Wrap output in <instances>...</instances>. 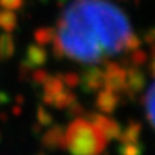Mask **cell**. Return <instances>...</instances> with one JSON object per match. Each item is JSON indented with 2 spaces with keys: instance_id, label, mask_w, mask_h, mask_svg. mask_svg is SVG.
Masks as SVG:
<instances>
[{
  "instance_id": "obj_1",
  "label": "cell",
  "mask_w": 155,
  "mask_h": 155,
  "mask_svg": "<svg viewBox=\"0 0 155 155\" xmlns=\"http://www.w3.org/2000/svg\"><path fill=\"white\" fill-rule=\"evenodd\" d=\"M132 30L125 13L106 0H75L58 20L52 42L58 58L96 65L125 52Z\"/></svg>"
},
{
  "instance_id": "obj_2",
  "label": "cell",
  "mask_w": 155,
  "mask_h": 155,
  "mask_svg": "<svg viewBox=\"0 0 155 155\" xmlns=\"http://www.w3.org/2000/svg\"><path fill=\"white\" fill-rule=\"evenodd\" d=\"M108 139L89 119L75 118L65 129L63 147L71 155H99Z\"/></svg>"
},
{
  "instance_id": "obj_3",
  "label": "cell",
  "mask_w": 155,
  "mask_h": 155,
  "mask_svg": "<svg viewBox=\"0 0 155 155\" xmlns=\"http://www.w3.org/2000/svg\"><path fill=\"white\" fill-rule=\"evenodd\" d=\"M104 73H105V85L104 88L114 91L116 94L124 92L125 88V81H127V69L122 68L118 63H105L104 68Z\"/></svg>"
},
{
  "instance_id": "obj_4",
  "label": "cell",
  "mask_w": 155,
  "mask_h": 155,
  "mask_svg": "<svg viewBox=\"0 0 155 155\" xmlns=\"http://www.w3.org/2000/svg\"><path fill=\"white\" fill-rule=\"evenodd\" d=\"M79 85L82 86L85 92H96V91L102 89L105 85L104 69L96 65H91L82 73V76H79Z\"/></svg>"
},
{
  "instance_id": "obj_5",
  "label": "cell",
  "mask_w": 155,
  "mask_h": 155,
  "mask_svg": "<svg viewBox=\"0 0 155 155\" xmlns=\"http://www.w3.org/2000/svg\"><path fill=\"white\" fill-rule=\"evenodd\" d=\"M86 119H89V121L92 122L95 127L105 135V138L108 141H111V139H119L121 127L114 119H111V118H108L105 115H101V114H88Z\"/></svg>"
},
{
  "instance_id": "obj_6",
  "label": "cell",
  "mask_w": 155,
  "mask_h": 155,
  "mask_svg": "<svg viewBox=\"0 0 155 155\" xmlns=\"http://www.w3.org/2000/svg\"><path fill=\"white\" fill-rule=\"evenodd\" d=\"M46 61H48V52L45 50L42 45H29L25 61L22 62V72H29V71H33V69L43 66Z\"/></svg>"
},
{
  "instance_id": "obj_7",
  "label": "cell",
  "mask_w": 155,
  "mask_h": 155,
  "mask_svg": "<svg viewBox=\"0 0 155 155\" xmlns=\"http://www.w3.org/2000/svg\"><path fill=\"white\" fill-rule=\"evenodd\" d=\"M119 104V95L109 91L106 88H102L98 91V96H96V108L104 114H111L116 109V106Z\"/></svg>"
},
{
  "instance_id": "obj_8",
  "label": "cell",
  "mask_w": 155,
  "mask_h": 155,
  "mask_svg": "<svg viewBox=\"0 0 155 155\" xmlns=\"http://www.w3.org/2000/svg\"><path fill=\"white\" fill-rule=\"evenodd\" d=\"M43 95H42V98H43V102L45 104H48V105H52V102L55 99V96L61 91L66 88L63 82H62L61 76H48V79L43 82Z\"/></svg>"
},
{
  "instance_id": "obj_9",
  "label": "cell",
  "mask_w": 155,
  "mask_h": 155,
  "mask_svg": "<svg viewBox=\"0 0 155 155\" xmlns=\"http://www.w3.org/2000/svg\"><path fill=\"white\" fill-rule=\"evenodd\" d=\"M144 86V76L142 73L139 72L137 68H131L127 69V81H125V88L124 92L128 96H132L137 92H139Z\"/></svg>"
},
{
  "instance_id": "obj_10",
  "label": "cell",
  "mask_w": 155,
  "mask_h": 155,
  "mask_svg": "<svg viewBox=\"0 0 155 155\" xmlns=\"http://www.w3.org/2000/svg\"><path fill=\"white\" fill-rule=\"evenodd\" d=\"M63 137H65V129L61 125H55L43 134L42 137V142L45 147H48L50 150H58V148H63Z\"/></svg>"
},
{
  "instance_id": "obj_11",
  "label": "cell",
  "mask_w": 155,
  "mask_h": 155,
  "mask_svg": "<svg viewBox=\"0 0 155 155\" xmlns=\"http://www.w3.org/2000/svg\"><path fill=\"white\" fill-rule=\"evenodd\" d=\"M15 53V42L9 32L0 35V61L10 59Z\"/></svg>"
},
{
  "instance_id": "obj_12",
  "label": "cell",
  "mask_w": 155,
  "mask_h": 155,
  "mask_svg": "<svg viewBox=\"0 0 155 155\" xmlns=\"http://www.w3.org/2000/svg\"><path fill=\"white\" fill-rule=\"evenodd\" d=\"M75 101H76V96L69 91V88H65L63 91H61V92L55 96L52 105L56 106L58 109H68Z\"/></svg>"
},
{
  "instance_id": "obj_13",
  "label": "cell",
  "mask_w": 155,
  "mask_h": 155,
  "mask_svg": "<svg viewBox=\"0 0 155 155\" xmlns=\"http://www.w3.org/2000/svg\"><path fill=\"white\" fill-rule=\"evenodd\" d=\"M139 132H141V125L137 122H131L125 129H121L119 139L121 142H138Z\"/></svg>"
},
{
  "instance_id": "obj_14",
  "label": "cell",
  "mask_w": 155,
  "mask_h": 155,
  "mask_svg": "<svg viewBox=\"0 0 155 155\" xmlns=\"http://www.w3.org/2000/svg\"><path fill=\"white\" fill-rule=\"evenodd\" d=\"M17 26V16L13 10L0 9V28L5 32H12Z\"/></svg>"
},
{
  "instance_id": "obj_15",
  "label": "cell",
  "mask_w": 155,
  "mask_h": 155,
  "mask_svg": "<svg viewBox=\"0 0 155 155\" xmlns=\"http://www.w3.org/2000/svg\"><path fill=\"white\" fill-rule=\"evenodd\" d=\"M145 111L151 125L155 128V82L151 85V88L145 95Z\"/></svg>"
},
{
  "instance_id": "obj_16",
  "label": "cell",
  "mask_w": 155,
  "mask_h": 155,
  "mask_svg": "<svg viewBox=\"0 0 155 155\" xmlns=\"http://www.w3.org/2000/svg\"><path fill=\"white\" fill-rule=\"evenodd\" d=\"M53 38H55V30L52 28H39L35 32V40H36V43L42 45V46L48 43H52Z\"/></svg>"
},
{
  "instance_id": "obj_17",
  "label": "cell",
  "mask_w": 155,
  "mask_h": 155,
  "mask_svg": "<svg viewBox=\"0 0 155 155\" xmlns=\"http://www.w3.org/2000/svg\"><path fill=\"white\" fill-rule=\"evenodd\" d=\"M142 150L138 145V142H122L119 147L121 155H141Z\"/></svg>"
},
{
  "instance_id": "obj_18",
  "label": "cell",
  "mask_w": 155,
  "mask_h": 155,
  "mask_svg": "<svg viewBox=\"0 0 155 155\" xmlns=\"http://www.w3.org/2000/svg\"><path fill=\"white\" fill-rule=\"evenodd\" d=\"M61 79L66 88H75L79 85V75L78 73H65L63 76H61Z\"/></svg>"
},
{
  "instance_id": "obj_19",
  "label": "cell",
  "mask_w": 155,
  "mask_h": 155,
  "mask_svg": "<svg viewBox=\"0 0 155 155\" xmlns=\"http://www.w3.org/2000/svg\"><path fill=\"white\" fill-rule=\"evenodd\" d=\"M48 72L46 71H43V69H40V68H38V69H33L32 71V81H33L36 85H43V82L48 79Z\"/></svg>"
},
{
  "instance_id": "obj_20",
  "label": "cell",
  "mask_w": 155,
  "mask_h": 155,
  "mask_svg": "<svg viewBox=\"0 0 155 155\" xmlns=\"http://www.w3.org/2000/svg\"><path fill=\"white\" fill-rule=\"evenodd\" d=\"M38 121H39V124H40L42 127H48V125L52 124L53 119H52V115H50L45 108H39L38 109Z\"/></svg>"
},
{
  "instance_id": "obj_21",
  "label": "cell",
  "mask_w": 155,
  "mask_h": 155,
  "mask_svg": "<svg viewBox=\"0 0 155 155\" xmlns=\"http://www.w3.org/2000/svg\"><path fill=\"white\" fill-rule=\"evenodd\" d=\"M23 5V0H0V6L7 10H17Z\"/></svg>"
},
{
  "instance_id": "obj_22",
  "label": "cell",
  "mask_w": 155,
  "mask_h": 155,
  "mask_svg": "<svg viewBox=\"0 0 155 155\" xmlns=\"http://www.w3.org/2000/svg\"><path fill=\"white\" fill-rule=\"evenodd\" d=\"M68 109H69V114H71V115H72V116H76V118L79 115H83V114H85V112H83L82 105H79L76 101H75V102H73V104L69 106Z\"/></svg>"
},
{
  "instance_id": "obj_23",
  "label": "cell",
  "mask_w": 155,
  "mask_h": 155,
  "mask_svg": "<svg viewBox=\"0 0 155 155\" xmlns=\"http://www.w3.org/2000/svg\"><path fill=\"white\" fill-rule=\"evenodd\" d=\"M152 58H154V59H152V63H151V72H152V75L155 76V52L152 53Z\"/></svg>"
},
{
  "instance_id": "obj_24",
  "label": "cell",
  "mask_w": 155,
  "mask_h": 155,
  "mask_svg": "<svg viewBox=\"0 0 155 155\" xmlns=\"http://www.w3.org/2000/svg\"><path fill=\"white\" fill-rule=\"evenodd\" d=\"M39 155H45V154H39Z\"/></svg>"
}]
</instances>
